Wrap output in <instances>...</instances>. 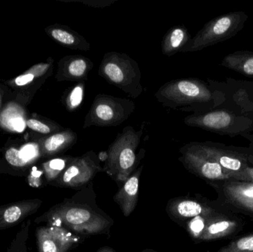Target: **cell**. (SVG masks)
Instances as JSON below:
<instances>
[{"label":"cell","instance_id":"cell-31","mask_svg":"<svg viewBox=\"0 0 253 252\" xmlns=\"http://www.w3.org/2000/svg\"><path fill=\"white\" fill-rule=\"evenodd\" d=\"M42 174V172L37 171V169L34 168L31 177L28 179L30 184L34 187L40 186L41 185L42 179H40V177H41Z\"/></svg>","mask_w":253,"mask_h":252},{"label":"cell","instance_id":"cell-36","mask_svg":"<svg viewBox=\"0 0 253 252\" xmlns=\"http://www.w3.org/2000/svg\"><path fill=\"white\" fill-rule=\"evenodd\" d=\"M249 161L251 165L253 166V152H251V155H249Z\"/></svg>","mask_w":253,"mask_h":252},{"label":"cell","instance_id":"cell-11","mask_svg":"<svg viewBox=\"0 0 253 252\" xmlns=\"http://www.w3.org/2000/svg\"><path fill=\"white\" fill-rule=\"evenodd\" d=\"M219 186L224 204L253 217V183L230 180Z\"/></svg>","mask_w":253,"mask_h":252},{"label":"cell","instance_id":"cell-12","mask_svg":"<svg viewBox=\"0 0 253 252\" xmlns=\"http://www.w3.org/2000/svg\"><path fill=\"white\" fill-rule=\"evenodd\" d=\"M39 252H68L77 238L65 228L40 226L36 231Z\"/></svg>","mask_w":253,"mask_h":252},{"label":"cell","instance_id":"cell-35","mask_svg":"<svg viewBox=\"0 0 253 252\" xmlns=\"http://www.w3.org/2000/svg\"><path fill=\"white\" fill-rule=\"evenodd\" d=\"M244 136H245V137H246L247 139H248L250 141H251V146H250V149H251V151H252L253 152V136L250 134H247V133H245Z\"/></svg>","mask_w":253,"mask_h":252},{"label":"cell","instance_id":"cell-26","mask_svg":"<svg viewBox=\"0 0 253 252\" xmlns=\"http://www.w3.org/2000/svg\"><path fill=\"white\" fill-rule=\"evenodd\" d=\"M208 217H210L199 216V217L192 218V220L189 222L187 224V230L193 238L199 239L205 229Z\"/></svg>","mask_w":253,"mask_h":252},{"label":"cell","instance_id":"cell-25","mask_svg":"<svg viewBox=\"0 0 253 252\" xmlns=\"http://www.w3.org/2000/svg\"><path fill=\"white\" fill-rule=\"evenodd\" d=\"M218 252H253V234L232 241Z\"/></svg>","mask_w":253,"mask_h":252},{"label":"cell","instance_id":"cell-7","mask_svg":"<svg viewBox=\"0 0 253 252\" xmlns=\"http://www.w3.org/2000/svg\"><path fill=\"white\" fill-rule=\"evenodd\" d=\"M193 150L219 164L222 168L231 173H239L251 166L250 148L226 146L216 142H191L187 144Z\"/></svg>","mask_w":253,"mask_h":252},{"label":"cell","instance_id":"cell-19","mask_svg":"<svg viewBox=\"0 0 253 252\" xmlns=\"http://www.w3.org/2000/svg\"><path fill=\"white\" fill-rule=\"evenodd\" d=\"M221 65L246 76L253 77V52L239 50L229 53L222 59Z\"/></svg>","mask_w":253,"mask_h":252},{"label":"cell","instance_id":"cell-28","mask_svg":"<svg viewBox=\"0 0 253 252\" xmlns=\"http://www.w3.org/2000/svg\"><path fill=\"white\" fill-rule=\"evenodd\" d=\"M20 156L28 164L31 160L35 159L39 155L38 146L35 144H27L19 150Z\"/></svg>","mask_w":253,"mask_h":252},{"label":"cell","instance_id":"cell-5","mask_svg":"<svg viewBox=\"0 0 253 252\" xmlns=\"http://www.w3.org/2000/svg\"><path fill=\"white\" fill-rule=\"evenodd\" d=\"M248 16L243 11H233L217 16L191 38L180 53L203 50L233 38L243 29Z\"/></svg>","mask_w":253,"mask_h":252},{"label":"cell","instance_id":"cell-37","mask_svg":"<svg viewBox=\"0 0 253 252\" xmlns=\"http://www.w3.org/2000/svg\"><path fill=\"white\" fill-rule=\"evenodd\" d=\"M142 252H155L154 250H144V251H143Z\"/></svg>","mask_w":253,"mask_h":252},{"label":"cell","instance_id":"cell-20","mask_svg":"<svg viewBox=\"0 0 253 252\" xmlns=\"http://www.w3.org/2000/svg\"><path fill=\"white\" fill-rule=\"evenodd\" d=\"M50 36L58 42L73 50L87 51L90 44L83 36L71 28H53L50 30Z\"/></svg>","mask_w":253,"mask_h":252},{"label":"cell","instance_id":"cell-6","mask_svg":"<svg viewBox=\"0 0 253 252\" xmlns=\"http://www.w3.org/2000/svg\"><path fill=\"white\" fill-rule=\"evenodd\" d=\"M132 101L108 94H98L87 115L83 129L90 127H117L124 123L135 110Z\"/></svg>","mask_w":253,"mask_h":252},{"label":"cell","instance_id":"cell-10","mask_svg":"<svg viewBox=\"0 0 253 252\" xmlns=\"http://www.w3.org/2000/svg\"><path fill=\"white\" fill-rule=\"evenodd\" d=\"M181 156L179 160L190 173L212 181H225L232 180L233 173L224 170L217 163L205 158L187 144L180 148Z\"/></svg>","mask_w":253,"mask_h":252},{"label":"cell","instance_id":"cell-34","mask_svg":"<svg viewBox=\"0 0 253 252\" xmlns=\"http://www.w3.org/2000/svg\"><path fill=\"white\" fill-rule=\"evenodd\" d=\"M96 252H117L114 249L111 248V247H103V248L100 249V250H98Z\"/></svg>","mask_w":253,"mask_h":252},{"label":"cell","instance_id":"cell-24","mask_svg":"<svg viewBox=\"0 0 253 252\" xmlns=\"http://www.w3.org/2000/svg\"><path fill=\"white\" fill-rule=\"evenodd\" d=\"M31 225V220H28L22 224L20 230L17 232L10 244L7 252H27V242L29 238Z\"/></svg>","mask_w":253,"mask_h":252},{"label":"cell","instance_id":"cell-8","mask_svg":"<svg viewBox=\"0 0 253 252\" xmlns=\"http://www.w3.org/2000/svg\"><path fill=\"white\" fill-rule=\"evenodd\" d=\"M184 124L220 135L235 136L248 129L249 121L224 109L193 113L184 118Z\"/></svg>","mask_w":253,"mask_h":252},{"label":"cell","instance_id":"cell-16","mask_svg":"<svg viewBox=\"0 0 253 252\" xmlns=\"http://www.w3.org/2000/svg\"><path fill=\"white\" fill-rule=\"evenodd\" d=\"M239 229L242 228L238 220L225 215H218L208 217L205 229L198 240L207 241L220 239L235 233Z\"/></svg>","mask_w":253,"mask_h":252},{"label":"cell","instance_id":"cell-22","mask_svg":"<svg viewBox=\"0 0 253 252\" xmlns=\"http://www.w3.org/2000/svg\"><path fill=\"white\" fill-rule=\"evenodd\" d=\"M73 158L71 156L54 158L44 164V173L47 181H55L65 171Z\"/></svg>","mask_w":253,"mask_h":252},{"label":"cell","instance_id":"cell-27","mask_svg":"<svg viewBox=\"0 0 253 252\" xmlns=\"http://www.w3.org/2000/svg\"><path fill=\"white\" fill-rule=\"evenodd\" d=\"M5 158L10 165L14 167H23L27 163L21 158L20 152L15 148H10L5 152Z\"/></svg>","mask_w":253,"mask_h":252},{"label":"cell","instance_id":"cell-30","mask_svg":"<svg viewBox=\"0 0 253 252\" xmlns=\"http://www.w3.org/2000/svg\"><path fill=\"white\" fill-rule=\"evenodd\" d=\"M75 1L87 4L90 7H105L114 4L116 0H77Z\"/></svg>","mask_w":253,"mask_h":252},{"label":"cell","instance_id":"cell-29","mask_svg":"<svg viewBox=\"0 0 253 252\" xmlns=\"http://www.w3.org/2000/svg\"><path fill=\"white\" fill-rule=\"evenodd\" d=\"M27 126L31 130L42 134H48L51 133L52 130L47 124H44L41 121L36 119H30L27 121Z\"/></svg>","mask_w":253,"mask_h":252},{"label":"cell","instance_id":"cell-2","mask_svg":"<svg viewBox=\"0 0 253 252\" xmlns=\"http://www.w3.org/2000/svg\"><path fill=\"white\" fill-rule=\"evenodd\" d=\"M35 222H46L47 226L67 227L77 233L90 235L102 234L113 224L111 219L97 214L87 206L68 201L52 207Z\"/></svg>","mask_w":253,"mask_h":252},{"label":"cell","instance_id":"cell-33","mask_svg":"<svg viewBox=\"0 0 253 252\" xmlns=\"http://www.w3.org/2000/svg\"><path fill=\"white\" fill-rule=\"evenodd\" d=\"M25 122L21 118H16L12 123V127L16 131L22 132L25 129Z\"/></svg>","mask_w":253,"mask_h":252},{"label":"cell","instance_id":"cell-14","mask_svg":"<svg viewBox=\"0 0 253 252\" xmlns=\"http://www.w3.org/2000/svg\"><path fill=\"white\" fill-rule=\"evenodd\" d=\"M167 212L170 217L184 220L199 217H212L221 214L215 209L198 202L194 200L178 199L169 201L167 207Z\"/></svg>","mask_w":253,"mask_h":252},{"label":"cell","instance_id":"cell-9","mask_svg":"<svg viewBox=\"0 0 253 252\" xmlns=\"http://www.w3.org/2000/svg\"><path fill=\"white\" fill-rule=\"evenodd\" d=\"M102 171L103 168L101 167L99 156L93 151H89L82 156L73 158L65 171L52 185L77 189L87 184Z\"/></svg>","mask_w":253,"mask_h":252},{"label":"cell","instance_id":"cell-3","mask_svg":"<svg viewBox=\"0 0 253 252\" xmlns=\"http://www.w3.org/2000/svg\"><path fill=\"white\" fill-rule=\"evenodd\" d=\"M143 130V125L139 130H135L131 126L125 127L105 151L106 160L103 171L116 181L125 183L139 163L137 149Z\"/></svg>","mask_w":253,"mask_h":252},{"label":"cell","instance_id":"cell-18","mask_svg":"<svg viewBox=\"0 0 253 252\" xmlns=\"http://www.w3.org/2000/svg\"><path fill=\"white\" fill-rule=\"evenodd\" d=\"M190 39L191 36L185 27L183 25L173 27L166 33L162 39V53L165 56H171L180 53Z\"/></svg>","mask_w":253,"mask_h":252},{"label":"cell","instance_id":"cell-17","mask_svg":"<svg viewBox=\"0 0 253 252\" xmlns=\"http://www.w3.org/2000/svg\"><path fill=\"white\" fill-rule=\"evenodd\" d=\"M93 68V62L85 56L80 55L67 56L62 60L59 78L77 81V83L86 81Z\"/></svg>","mask_w":253,"mask_h":252},{"label":"cell","instance_id":"cell-13","mask_svg":"<svg viewBox=\"0 0 253 252\" xmlns=\"http://www.w3.org/2000/svg\"><path fill=\"white\" fill-rule=\"evenodd\" d=\"M42 204L40 199H28L0 207V229H9L22 223L38 211Z\"/></svg>","mask_w":253,"mask_h":252},{"label":"cell","instance_id":"cell-21","mask_svg":"<svg viewBox=\"0 0 253 252\" xmlns=\"http://www.w3.org/2000/svg\"><path fill=\"white\" fill-rule=\"evenodd\" d=\"M77 140L78 136L75 132L71 130H65L49 136L44 141V151L48 155H53L69 149L77 143Z\"/></svg>","mask_w":253,"mask_h":252},{"label":"cell","instance_id":"cell-4","mask_svg":"<svg viewBox=\"0 0 253 252\" xmlns=\"http://www.w3.org/2000/svg\"><path fill=\"white\" fill-rule=\"evenodd\" d=\"M99 75L132 99L139 97L144 91L139 65L126 53H105L99 65Z\"/></svg>","mask_w":253,"mask_h":252},{"label":"cell","instance_id":"cell-15","mask_svg":"<svg viewBox=\"0 0 253 252\" xmlns=\"http://www.w3.org/2000/svg\"><path fill=\"white\" fill-rule=\"evenodd\" d=\"M142 168L141 167L135 170L114 197V201L120 206L126 217L130 216L138 203L139 179Z\"/></svg>","mask_w":253,"mask_h":252},{"label":"cell","instance_id":"cell-23","mask_svg":"<svg viewBox=\"0 0 253 252\" xmlns=\"http://www.w3.org/2000/svg\"><path fill=\"white\" fill-rule=\"evenodd\" d=\"M84 91H85V81L77 82V84L70 90L65 101L67 108L70 111H74L80 108L84 100Z\"/></svg>","mask_w":253,"mask_h":252},{"label":"cell","instance_id":"cell-1","mask_svg":"<svg viewBox=\"0 0 253 252\" xmlns=\"http://www.w3.org/2000/svg\"><path fill=\"white\" fill-rule=\"evenodd\" d=\"M155 97L165 108L201 113L212 110L218 103L219 95L202 80L185 78L165 83Z\"/></svg>","mask_w":253,"mask_h":252},{"label":"cell","instance_id":"cell-32","mask_svg":"<svg viewBox=\"0 0 253 252\" xmlns=\"http://www.w3.org/2000/svg\"><path fill=\"white\" fill-rule=\"evenodd\" d=\"M35 78V75L32 73H26L24 75H20V76L17 77L15 80V83L16 85L18 86H23L25 84H28V83L31 82Z\"/></svg>","mask_w":253,"mask_h":252}]
</instances>
